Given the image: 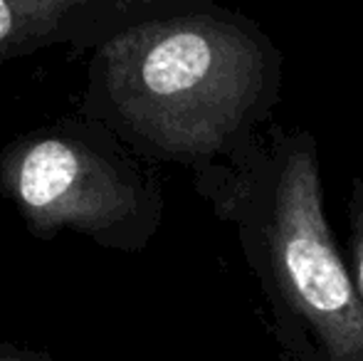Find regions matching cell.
Instances as JSON below:
<instances>
[{
  "label": "cell",
  "instance_id": "3957f363",
  "mask_svg": "<svg viewBox=\"0 0 363 361\" xmlns=\"http://www.w3.org/2000/svg\"><path fill=\"white\" fill-rule=\"evenodd\" d=\"M272 252L284 292L326 354L334 361H363V302L331 240L309 144L291 151L274 186Z\"/></svg>",
  "mask_w": 363,
  "mask_h": 361
},
{
  "label": "cell",
  "instance_id": "6da1fadb",
  "mask_svg": "<svg viewBox=\"0 0 363 361\" xmlns=\"http://www.w3.org/2000/svg\"><path fill=\"white\" fill-rule=\"evenodd\" d=\"M262 70L247 30L183 8L131 25L91 52L82 114L148 159H206L250 111Z\"/></svg>",
  "mask_w": 363,
  "mask_h": 361
},
{
  "label": "cell",
  "instance_id": "8992f818",
  "mask_svg": "<svg viewBox=\"0 0 363 361\" xmlns=\"http://www.w3.org/2000/svg\"><path fill=\"white\" fill-rule=\"evenodd\" d=\"M356 284H359V297L363 302V211L356 223Z\"/></svg>",
  "mask_w": 363,
  "mask_h": 361
},
{
  "label": "cell",
  "instance_id": "5b68a950",
  "mask_svg": "<svg viewBox=\"0 0 363 361\" xmlns=\"http://www.w3.org/2000/svg\"><path fill=\"white\" fill-rule=\"evenodd\" d=\"M0 361H52V359L45 357V354L13 347V344H0Z\"/></svg>",
  "mask_w": 363,
  "mask_h": 361
},
{
  "label": "cell",
  "instance_id": "277c9868",
  "mask_svg": "<svg viewBox=\"0 0 363 361\" xmlns=\"http://www.w3.org/2000/svg\"><path fill=\"white\" fill-rule=\"evenodd\" d=\"M183 10L163 0H0V65L48 48L89 50L131 25Z\"/></svg>",
  "mask_w": 363,
  "mask_h": 361
},
{
  "label": "cell",
  "instance_id": "7a4b0ae2",
  "mask_svg": "<svg viewBox=\"0 0 363 361\" xmlns=\"http://www.w3.org/2000/svg\"><path fill=\"white\" fill-rule=\"evenodd\" d=\"M0 196L38 240L74 233L134 252L158 223V191L126 146L84 114L18 134L0 149Z\"/></svg>",
  "mask_w": 363,
  "mask_h": 361
}]
</instances>
